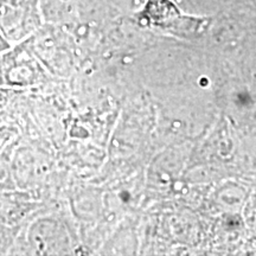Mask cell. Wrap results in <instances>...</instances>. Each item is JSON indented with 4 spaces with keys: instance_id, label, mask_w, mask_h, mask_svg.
I'll list each match as a JSON object with an SVG mask.
<instances>
[{
    "instance_id": "cell-1",
    "label": "cell",
    "mask_w": 256,
    "mask_h": 256,
    "mask_svg": "<svg viewBox=\"0 0 256 256\" xmlns=\"http://www.w3.org/2000/svg\"><path fill=\"white\" fill-rule=\"evenodd\" d=\"M34 210V206L10 192H0V224L14 226Z\"/></svg>"
},
{
    "instance_id": "cell-2",
    "label": "cell",
    "mask_w": 256,
    "mask_h": 256,
    "mask_svg": "<svg viewBox=\"0 0 256 256\" xmlns=\"http://www.w3.org/2000/svg\"><path fill=\"white\" fill-rule=\"evenodd\" d=\"M12 188V176L8 160L0 158V192L10 191Z\"/></svg>"
},
{
    "instance_id": "cell-3",
    "label": "cell",
    "mask_w": 256,
    "mask_h": 256,
    "mask_svg": "<svg viewBox=\"0 0 256 256\" xmlns=\"http://www.w3.org/2000/svg\"><path fill=\"white\" fill-rule=\"evenodd\" d=\"M16 229L0 224V254H5L14 243Z\"/></svg>"
},
{
    "instance_id": "cell-4",
    "label": "cell",
    "mask_w": 256,
    "mask_h": 256,
    "mask_svg": "<svg viewBox=\"0 0 256 256\" xmlns=\"http://www.w3.org/2000/svg\"><path fill=\"white\" fill-rule=\"evenodd\" d=\"M5 48H6V44H5V42H4V40H2V37H0V50L5 49Z\"/></svg>"
}]
</instances>
